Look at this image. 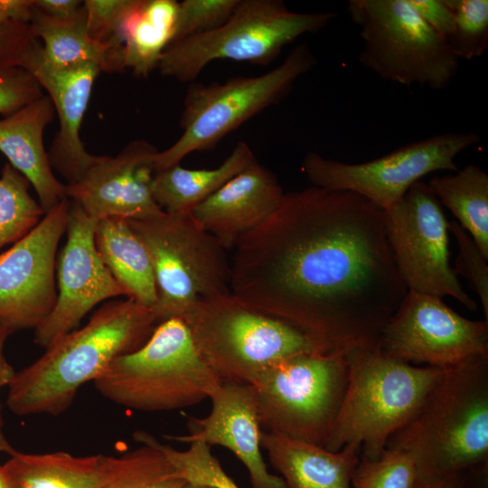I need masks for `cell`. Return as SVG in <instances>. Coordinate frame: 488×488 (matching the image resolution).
I'll list each match as a JSON object with an SVG mask.
<instances>
[{
	"instance_id": "obj_20",
	"label": "cell",
	"mask_w": 488,
	"mask_h": 488,
	"mask_svg": "<svg viewBox=\"0 0 488 488\" xmlns=\"http://www.w3.org/2000/svg\"><path fill=\"white\" fill-rule=\"evenodd\" d=\"M284 193L273 173L255 160L191 214L227 250L261 225L277 209Z\"/></svg>"
},
{
	"instance_id": "obj_12",
	"label": "cell",
	"mask_w": 488,
	"mask_h": 488,
	"mask_svg": "<svg viewBox=\"0 0 488 488\" xmlns=\"http://www.w3.org/2000/svg\"><path fill=\"white\" fill-rule=\"evenodd\" d=\"M479 142L475 133L438 134L354 164L310 152L301 169L314 186L355 192L386 211L427 174L441 170L456 172L455 157Z\"/></svg>"
},
{
	"instance_id": "obj_39",
	"label": "cell",
	"mask_w": 488,
	"mask_h": 488,
	"mask_svg": "<svg viewBox=\"0 0 488 488\" xmlns=\"http://www.w3.org/2000/svg\"><path fill=\"white\" fill-rule=\"evenodd\" d=\"M408 1L425 23L446 40L454 29V14L445 0Z\"/></svg>"
},
{
	"instance_id": "obj_40",
	"label": "cell",
	"mask_w": 488,
	"mask_h": 488,
	"mask_svg": "<svg viewBox=\"0 0 488 488\" xmlns=\"http://www.w3.org/2000/svg\"><path fill=\"white\" fill-rule=\"evenodd\" d=\"M33 13V0H0V26L17 21L30 23Z\"/></svg>"
},
{
	"instance_id": "obj_29",
	"label": "cell",
	"mask_w": 488,
	"mask_h": 488,
	"mask_svg": "<svg viewBox=\"0 0 488 488\" xmlns=\"http://www.w3.org/2000/svg\"><path fill=\"white\" fill-rule=\"evenodd\" d=\"M141 446L121 455L116 478L105 488H187L189 482L174 467L145 431L133 435Z\"/></svg>"
},
{
	"instance_id": "obj_17",
	"label": "cell",
	"mask_w": 488,
	"mask_h": 488,
	"mask_svg": "<svg viewBox=\"0 0 488 488\" xmlns=\"http://www.w3.org/2000/svg\"><path fill=\"white\" fill-rule=\"evenodd\" d=\"M157 152L151 143L134 140L115 156L101 155L80 181L65 184L66 197L96 220L160 216L152 193Z\"/></svg>"
},
{
	"instance_id": "obj_30",
	"label": "cell",
	"mask_w": 488,
	"mask_h": 488,
	"mask_svg": "<svg viewBox=\"0 0 488 488\" xmlns=\"http://www.w3.org/2000/svg\"><path fill=\"white\" fill-rule=\"evenodd\" d=\"M30 185L9 163L4 165L0 174V250L25 236L45 214L30 194Z\"/></svg>"
},
{
	"instance_id": "obj_41",
	"label": "cell",
	"mask_w": 488,
	"mask_h": 488,
	"mask_svg": "<svg viewBox=\"0 0 488 488\" xmlns=\"http://www.w3.org/2000/svg\"><path fill=\"white\" fill-rule=\"evenodd\" d=\"M82 5L83 2L80 0H33L36 10L55 18L70 16L76 13Z\"/></svg>"
},
{
	"instance_id": "obj_13",
	"label": "cell",
	"mask_w": 488,
	"mask_h": 488,
	"mask_svg": "<svg viewBox=\"0 0 488 488\" xmlns=\"http://www.w3.org/2000/svg\"><path fill=\"white\" fill-rule=\"evenodd\" d=\"M384 226L408 291L451 296L476 310L450 266L448 221L427 183H416L399 203L384 211Z\"/></svg>"
},
{
	"instance_id": "obj_15",
	"label": "cell",
	"mask_w": 488,
	"mask_h": 488,
	"mask_svg": "<svg viewBox=\"0 0 488 488\" xmlns=\"http://www.w3.org/2000/svg\"><path fill=\"white\" fill-rule=\"evenodd\" d=\"M70 205L68 198L62 200L0 254V321L14 332L35 329L54 306L56 254Z\"/></svg>"
},
{
	"instance_id": "obj_1",
	"label": "cell",
	"mask_w": 488,
	"mask_h": 488,
	"mask_svg": "<svg viewBox=\"0 0 488 488\" xmlns=\"http://www.w3.org/2000/svg\"><path fill=\"white\" fill-rule=\"evenodd\" d=\"M230 293L314 337L326 352L379 345L408 289L384 211L350 192H285L234 248Z\"/></svg>"
},
{
	"instance_id": "obj_27",
	"label": "cell",
	"mask_w": 488,
	"mask_h": 488,
	"mask_svg": "<svg viewBox=\"0 0 488 488\" xmlns=\"http://www.w3.org/2000/svg\"><path fill=\"white\" fill-rule=\"evenodd\" d=\"M255 160L251 148L245 142H239L216 168L188 169L176 164L155 172L153 197L167 214H191L195 207Z\"/></svg>"
},
{
	"instance_id": "obj_16",
	"label": "cell",
	"mask_w": 488,
	"mask_h": 488,
	"mask_svg": "<svg viewBox=\"0 0 488 488\" xmlns=\"http://www.w3.org/2000/svg\"><path fill=\"white\" fill-rule=\"evenodd\" d=\"M97 222L70 201L67 239L56 261V301L49 315L34 329V343L42 348L77 329L82 318L100 302L127 297L98 252Z\"/></svg>"
},
{
	"instance_id": "obj_25",
	"label": "cell",
	"mask_w": 488,
	"mask_h": 488,
	"mask_svg": "<svg viewBox=\"0 0 488 488\" xmlns=\"http://www.w3.org/2000/svg\"><path fill=\"white\" fill-rule=\"evenodd\" d=\"M95 243L103 262L127 291V298L152 309L157 300L152 260L128 221L117 217L98 220Z\"/></svg>"
},
{
	"instance_id": "obj_37",
	"label": "cell",
	"mask_w": 488,
	"mask_h": 488,
	"mask_svg": "<svg viewBox=\"0 0 488 488\" xmlns=\"http://www.w3.org/2000/svg\"><path fill=\"white\" fill-rule=\"evenodd\" d=\"M36 78L18 66L0 68V114L9 115L43 95Z\"/></svg>"
},
{
	"instance_id": "obj_6",
	"label": "cell",
	"mask_w": 488,
	"mask_h": 488,
	"mask_svg": "<svg viewBox=\"0 0 488 488\" xmlns=\"http://www.w3.org/2000/svg\"><path fill=\"white\" fill-rule=\"evenodd\" d=\"M221 382L181 318L159 323L142 346L117 358L93 381L107 399L144 412L196 405L210 399Z\"/></svg>"
},
{
	"instance_id": "obj_35",
	"label": "cell",
	"mask_w": 488,
	"mask_h": 488,
	"mask_svg": "<svg viewBox=\"0 0 488 488\" xmlns=\"http://www.w3.org/2000/svg\"><path fill=\"white\" fill-rule=\"evenodd\" d=\"M448 230L455 237L458 255L454 270L462 275L469 287L477 295L483 305L485 321L488 322V265L473 238L455 221H448Z\"/></svg>"
},
{
	"instance_id": "obj_8",
	"label": "cell",
	"mask_w": 488,
	"mask_h": 488,
	"mask_svg": "<svg viewBox=\"0 0 488 488\" xmlns=\"http://www.w3.org/2000/svg\"><path fill=\"white\" fill-rule=\"evenodd\" d=\"M316 60L305 42L294 48L273 70L236 77L223 83L192 84L185 95L181 136L154 157L155 172L180 164L192 152L214 147L225 136L278 103Z\"/></svg>"
},
{
	"instance_id": "obj_38",
	"label": "cell",
	"mask_w": 488,
	"mask_h": 488,
	"mask_svg": "<svg viewBox=\"0 0 488 488\" xmlns=\"http://www.w3.org/2000/svg\"><path fill=\"white\" fill-rule=\"evenodd\" d=\"M41 46L28 23L11 21L0 26V68L26 69Z\"/></svg>"
},
{
	"instance_id": "obj_42",
	"label": "cell",
	"mask_w": 488,
	"mask_h": 488,
	"mask_svg": "<svg viewBox=\"0 0 488 488\" xmlns=\"http://www.w3.org/2000/svg\"><path fill=\"white\" fill-rule=\"evenodd\" d=\"M13 333L14 331L8 324L0 321V391L8 387L16 373L4 354L5 341Z\"/></svg>"
},
{
	"instance_id": "obj_23",
	"label": "cell",
	"mask_w": 488,
	"mask_h": 488,
	"mask_svg": "<svg viewBox=\"0 0 488 488\" xmlns=\"http://www.w3.org/2000/svg\"><path fill=\"white\" fill-rule=\"evenodd\" d=\"M121 465V456L103 454L75 456L63 451H15L3 469L13 488H105L116 478Z\"/></svg>"
},
{
	"instance_id": "obj_46",
	"label": "cell",
	"mask_w": 488,
	"mask_h": 488,
	"mask_svg": "<svg viewBox=\"0 0 488 488\" xmlns=\"http://www.w3.org/2000/svg\"><path fill=\"white\" fill-rule=\"evenodd\" d=\"M187 488H212V487L208 486V485H203V484H197V483H189V485H188Z\"/></svg>"
},
{
	"instance_id": "obj_11",
	"label": "cell",
	"mask_w": 488,
	"mask_h": 488,
	"mask_svg": "<svg viewBox=\"0 0 488 488\" xmlns=\"http://www.w3.org/2000/svg\"><path fill=\"white\" fill-rule=\"evenodd\" d=\"M145 245L154 267L157 324L180 318L197 299L230 293L231 263L218 239L192 214L127 220Z\"/></svg>"
},
{
	"instance_id": "obj_22",
	"label": "cell",
	"mask_w": 488,
	"mask_h": 488,
	"mask_svg": "<svg viewBox=\"0 0 488 488\" xmlns=\"http://www.w3.org/2000/svg\"><path fill=\"white\" fill-rule=\"evenodd\" d=\"M260 445L286 488H352V477L361 457V446L356 444L332 452L263 430Z\"/></svg>"
},
{
	"instance_id": "obj_19",
	"label": "cell",
	"mask_w": 488,
	"mask_h": 488,
	"mask_svg": "<svg viewBox=\"0 0 488 488\" xmlns=\"http://www.w3.org/2000/svg\"><path fill=\"white\" fill-rule=\"evenodd\" d=\"M29 70L52 99L59 118V130L48 152L52 167L71 184L80 181L101 155L89 154L80 129L100 69L92 63L52 68L42 61V49Z\"/></svg>"
},
{
	"instance_id": "obj_26",
	"label": "cell",
	"mask_w": 488,
	"mask_h": 488,
	"mask_svg": "<svg viewBox=\"0 0 488 488\" xmlns=\"http://www.w3.org/2000/svg\"><path fill=\"white\" fill-rule=\"evenodd\" d=\"M179 2L132 0L118 31L126 69L147 77L158 68L161 57L173 42Z\"/></svg>"
},
{
	"instance_id": "obj_43",
	"label": "cell",
	"mask_w": 488,
	"mask_h": 488,
	"mask_svg": "<svg viewBox=\"0 0 488 488\" xmlns=\"http://www.w3.org/2000/svg\"><path fill=\"white\" fill-rule=\"evenodd\" d=\"M413 488H466L463 473L435 481L417 480Z\"/></svg>"
},
{
	"instance_id": "obj_5",
	"label": "cell",
	"mask_w": 488,
	"mask_h": 488,
	"mask_svg": "<svg viewBox=\"0 0 488 488\" xmlns=\"http://www.w3.org/2000/svg\"><path fill=\"white\" fill-rule=\"evenodd\" d=\"M205 362L221 381L251 384L268 367L305 353H327L290 322L231 293L192 303L180 317Z\"/></svg>"
},
{
	"instance_id": "obj_45",
	"label": "cell",
	"mask_w": 488,
	"mask_h": 488,
	"mask_svg": "<svg viewBox=\"0 0 488 488\" xmlns=\"http://www.w3.org/2000/svg\"><path fill=\"white\" fill-rule=\"evenodd\" d=\"M0 488H13L10 482L8 481L5 471L3 469V465L0 464Z\"/></svg>"
},
{
	"instance_id": "obj_24",
	"label": "cell",
	"mask_w": 488,
	"mask_h": 488,
	"mask_svg": "<svg viewBox=\"0 0 488 488\" xmlns=\"http://www.w3.org/2000/svg\"><path fill=\"white\" fill-rule=\"evenodd\" d=\"M29 24L34 37L42 42V61L50 67L61 69L92 63L105 72H121L126 69L123 47L97 42L89 34L83 5L63 18L45 15L33 5Z\"/></svg>"
},
{
	"instance_id": "obj_21",
	"label": "cell",
	"mask_w": 488,
	"mask_h": 488,
	"mask_svg": "<svg viewBox=\"0 0 488 488\" xmlns=\"http://www.w3.org/2000/svg\"><path fill=\"white\" fill-rule=\"evenodd\" d=\"M55 114L52 99L43 94L0 120V152L33 185L45 213L67 198L43 145L44 129Z\"/></svg>"
},
{
	"instance_id": "obj_31",
	"label": "cell",
	"mask_w": 488,
	"mask_h": 488,
	"mask_svg": "<svg viewBox=\"0 0 488 488\" xmlns=\"http://www.w3.org/2000/svg\"><path fill=\"white\" fill-rule=\"evenodd\" d=\"M454 14V29L446 38L452 53L467 61L488 49V1L445 0Z\"/></svg>"
},
{
	"instance_id": "obj_4",
	"label": "cell",
	"mask_w": 488,
	"mask_h": 488,
	"mask_svg": "<svg viewBox=\"0 0 488 488\" xmlns=\"http://www.w3.org/2000/svg\"><path fill=\"white\" fill-rule=\"evenodd\" d=\"M344 397L324 446L332 452L348 444L377 459L389 438L418 411L441 380L445 369L416 366L383 354L379 345L346 353Z\"/></svg>"
},
{
	"instance_id": "obj_34",
	"label": "cell",
	"mask_w": 488,
	"mask_h": 488,
	"mask_svg": "<svg viewBox=\"0 0 488 488\" xmlns=\"http://www.w3.org/2000/svg\"><path fill=\"white\" fill-rule=\"evenodd\" d=\"M239 2L240 0H184L180 2L173 42L220 27L230 18Z\"/></svg>"
},
{
	"instance_id": "obj_14",
	"label": "cell",
	"mask_w": 488,
	"mask_h": 488,
	"mask_svg": "<svg viewBox=\"0 0 488 488\" xmlns=\"http://www.w3.org/2000/svg\"><path fill=\"white\" fill-rule=\"evenodd\" d=\"M379 348L408 363L446 368L488 356V322L463 317L441 297L408 291L383 327Z\"/></svg>"
},
{
	"instance_id": "obj_3",
	"label": "cell",
	"mask_w": 488,
	"mask_h": 488,
	"mask_svg": "<svg viewBox=\"0 0 488 488\" xmlns=\"http://www.w3.org/2000/svg\"><path fill=\"white\" fill-rule=\"evenodd\" d=\"M385 448L408 454L421 481L486 465L488 356L446 367L418 411L389 438Z\"/></svg>"
},
{
	"instance_id": "obj_2",
	"label": "cell",
	"mask_w": 488,
	"mask_h": 488,
	"mask_svg": "<svg viewBox=\"0 0 488 488\" xmlns=\"http://www.w3.org/2000/svg\"><path fill=\"white\" fill-rule=\"evenodd\" d=\"M156 325L152 309L132 299L104 304L82 328L59 337L15 373L7 387V408L18 416L62 414L82 385L142 346Z\"/></svg>"
},
{
	"instance_id": "obj_36",
	"label": "cell",
	"mask_w": 488,
	"mask_h": 488,
	"mask_svg": "<svg viewBox=\"0 0 488 488\" xmlns=\"http://www.w3.org/2000/svg\"><path fill=\"white\" fill-rule=\"evenodd\" d=\"M132 0H86L87 28L90 37L99 42L123 47L118 31Z\"/></svg>"
},
{
	"instance_id": "obj_32",
	"label": "cell",
	"mask_w": 488,
	"mask_h": 488,
	"mask_svg": "<svg viewBox=\"0 0 488 488\" xmlns=\"http://www.w3.org/2000/svg\"><path fill=\"white\" fill-rule=\"evenodd\" d=\"M418 474L407 453L385 448L377 459L361 455L352 477V488H413Z\"/></svg>"
},
{
	"instance_id": "obj_7",
	"label": "cell",
	"mask_w": 488,
	"mask_h": 488,
	"mask_svg": "<svg viewBox=\"0 0 488 488\" xmlns=\"http://www.w3.org/2000/svg\"><path fill=\"white\" fill-rule=\"evenodd\" d=\"M335 17L332 12H294L279 0H240L220 27L170 43L157 69L164 77L188 82L216 60L267 65L285 46Z\"/></svg>"
},
{
	"instance_id": "obj_10",
	"label": "cell",
	"mask_w": 488,
	"mask_h": 488,
	"mask_svg": "<svg viewBox=\"0 0 488 488\" xmlns=\"http://www.w3.org/2000/svg\"><path fill=\"white\" fill-rule=\"evenodd\" d=\"M347 8L364 42L359 61L382 80L438 91L456 76L459 60L408 0H350Z\"/></svg>"
},
{
	"instance_id": "obj_9",
	"label": "cell",
	"mask_w": 488,
	"mask_h": 488,
	"mask_svg": "<svg viewBox=\"0 0 488 488\" xmlns=\"http://www.w3.org/2000/svg\"><path fill=\"white\" fill-rule=\"evenodd\" d=\"M347 380L342 352L300 354L268 367L251 383L261 429L324 446Z\"/></svg>"
},
{
	"instance_id": "obj_28",
	"label": "cell",
	"mask_w": 488,
	"mask_h": 488,
	"mask_svg": "<svg viewBox=\"0 0 488 488\" xmlns=\"http://www.w3.org/2000/svg\"><path fill=\"white\" fill-rule=\"evenodd\" d=\"M428 186L488 259V174L475 164L431 178Z\"/></svg>"
},
{
	"instance_id": "obj_44",
	"label": "cell",
	"mask_w": 488,
	"mask_h": 488,
	"mask_svg": "<svg viewBox=\"0 0 488 488\" xmlns=\"http://www.w3.org/2000/svg\"><path fill=\"white\" fill-rule=\"evenodd\" d=\"M16 450L13 448L12 445L5 435L2 405L0 402V453H6L11 455Z\"/></svg>"
},
{
	"instance_id": "obj_33",
	"label": "cell",
	"mask_w": 488,
	"mask_h": 488,
	"mask_svg": "<svg viewBox=\"0 0 488 488\" xmlns=\"http://www.w3.org/2000/svg\"><path fill=\"white\" fill-rule=\"evenodd\" d=\"M155 444L189 483L212 488H239L223 470L207 444L192 442L184 451L162 444L155 437Z\"/></svg>"
},
{
	"instance_id": "obj_18",
	"label": "cell",
	"mask_w": 488,
	"mask_h": 488,
	"mask_svg": "<svg viewBox=\"0 0 488 488\" xmlns=\"http://www.w3.org/2000/svg\"><path fill=\"white\" fill-rule=\"evenodd\" d=\"M211 410L190 418L188 435L166 436L182 443L202 442L231 451L245 465L252 488H286L280 476L268 472L261 453V427L254 388L249 383L221 381L210 397Z\"/></svg>"
}]
</instances>
